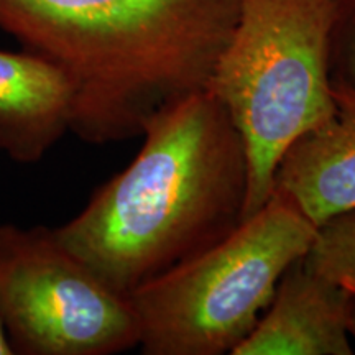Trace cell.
<instances>
[{"instance_id": "1", "label": "cell", "mask_w": 355, "mask_h": 355, "mask_svg": "<svg viewBox=\"0 0 355 355\" xmlns=\"http://www.w3.org/2000/svg\"><path fill=\"white\" fill-rule=\"evenodd\" d=\"M141 137L130 165L55 229L123 296L229 237L243 222L248 191L245 141L212 92L155 114Z\"/></svg>"}, {"instance_id": "2", "label": "cell", "mask_w": 355, "mask_h": 355, "mask_svg": "<svg viewBox=\"0 0 355 355\" xmlns=\"http://www.w3.org/2000/svg\"><path fill=\"white\" fill-rule=\"evenodd\" d=\"M239 0H0V30L74 87L73 130L91 144L140 137L146 122L207 91Z\"/></svg>"}, {"instance_id": "3", "label": "cell", "mask_w": 355, "mask_h": 355, "mask_svg": "<svg viewBox=\"0 0 355 355\" xmlns=\"http://www.w3.org/2000/svg\"><path fill=\"white\" fill-rule=\"evenodd\" d=\"M239 19L207 91L245 141L243 220L273 193L286 148L336 114L331 33L337 0H239Z\"/></svg>"}, {"instance_id": "4", "label": "cell", "mask_w": 355, "mask_h": 355, "mask_svg": "<svg viewBox=\"0 0 355 355\" xmlns=\"http://www.w3.org/2000/svg\"><path fill=\"white\" fill-rule=\"evenodd\" d=\"M318 225L283 191L229 237L130 293L145 355H224L254 331Z\"/></svg>"}, {"instance_id": "5", "label": "cell", "mask_w": 355, "mask_h": 355, "mask_svg": "<svg viewBox=\"0 0 355 355\" xmlns=\"http://www.w3.org/2000/svg\"><path fill=\"white\" fill-rule=\"evenodd\" d=\"M0 319L15 354L112 355L140 343L130 298L105 285L55 229L0 225Z\"/></svg>"}, {"instance_id": "6", "label": "cell", "mask_w": 355, "mask_h": 355, "mask_svg": "<svg viewBox=\"0 0 355 355\" xmlns=\"http://www.w3.org/2000/svg\"><path fill=\"white\" fill-rule=\"evenodd\" d=\"M352 293L295 261L268 308L232 355H352L347 316Z\"/></svg>"}, {"instance_id": "7", "label": "cell", "mask_w": 355, "mask_h": 355, "mask_svg": "<svg viewBox=\"0 0 355 355\" xmlns=\"http://www.w3.org/2000/svg\"><path fill=\"white\" fill-rule=\"evenodd\" d=\"M332 96L336 114L288 146L273 178L318 227L355 209V92L332 83Z\"/></svg>"}, {"instance_id": "8", "label": "cell", "mask_w": 355, "mask_h": 355, "mask_svg": "<svg viewBox=\"0 0 355 355\" xmlns=\"http://www.w3.org/2000/svg\"><path fill=\"white\" fill-rule=\"evenodd\" d=\"M74 87L51 61L26 50H0V150L15 162L37 163L66 132Z\"/></svg>"}, {"instance_id": "9", "label": "cell", "mask_w": 355, "mask_h": 355, "mask_svg": "<svg viewBox=\"0 0 355 355\" xmlns=\"http://www.w3.org/2000/svg\"><path fill=\"white\" fill-rule=\"evenodd\" d=\"M303 265L339 285L345 279L355 282V209L340 212L319 225Z\"/></svg>"}, {"instance_id": "10", "label": "cell", "mask_w": 355, "mask_h": 355, "mask_svg": "<svg viewBox=\"0 0 355 355\" xmlns=\"http://www.w3.org/2000/svg\"><path fill=\"white\" fill-rule=\"evenodd\" d=\"M331 78L355 92V0H337L331 33Z\"/></svg>"}, {"instance_id": "11", "label": "cell", "mask_w": 355, "mask_h": 355, "mask_svg": "<svg viewBox=\"0 0 355 355\" xmlns=\"http://www.w3.org/2000/svg\"><path fill=\"white\" fill-rule=\"evenodd\" d=\"M12 354H15V352H13L10 340H8L7 331H6V327H3L2 319H0V355H12Z\"/></svg>"}, {"instance_id": "12", "label": "cell", "mask_w": 355, "mask_h": 355, "mask_svg": "<svg viewBox=\"0 0 355 355\" xmlns=\"http://www.w3.org/2000/svg\"><path fill=\"white\" fill-rule=\"evenodd\" d=\"M347 334L355 340V295H352L349 306V316H347Z\"/></svg>"}, {"instance_id": "13", "label": "cell", "mask_w": 355, "mask_h": 355, "mask_svg": "<svg viewBox=\"0 0 355 355\" xmlns=\"http://www.w3.org/2000/svg\"><path fill=\"white\" fill-rule=\"evenodd\" d=\"M340 285H343L345 290H349L350 293H352V295H355V282H352V279H345V282L340 283Z\"/></svg>"}]
</instances>
